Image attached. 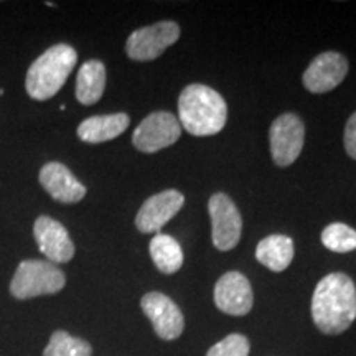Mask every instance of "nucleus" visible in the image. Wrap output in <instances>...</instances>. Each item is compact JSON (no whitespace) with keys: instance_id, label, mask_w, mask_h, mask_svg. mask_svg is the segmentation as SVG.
<instances>
[{"instance_id":"obj_1","label":"nucleus","mask_w":356,"mask_h":356,"mask_svg":"<svg viewBox=\"0 0 356 356\" xmlns=\"http://www.w3.org/2000/svg\"><path fill=\"white\" fill-rule=\"evenodd\" d=\"M312 318L325 335H340L356 318V286L343 273L320 280L312 297Z\"/></svg>"},{"instance_id":"obj_2","label":"nucleus","mask_w":356,"mask_h":356,"mask_svg":"<svg viewBox=\"0 0 356 356\" xmlns=\"http://www.w3.org/2000/svg\"><path fill=\"white\" fill-rule=\"evenodd\" d=\"M228 106L220 92L204 84H190L178 99V122L195 137L215 136L225 127Z\"/></svg>"},{"instance_id":"obj_3","label":"nucleus","mask_w":356,"mask_h":356,"mask_svg":"<svg viewBox=\"0 0 356 356\" xmlns=\"http://www.w3.org/2000/svg\"><path fill=\"white\" fill-rule=\"evenodd\" d=\"M78 53L66 43L50 47L29 68L25 88L32 99L47 101L63 88L70 73L76 66Z\"/></svg>"},{"instance_id":"obj_4","label":"nucleus","mask_w":356,"mask_h":356,"mask_svg":"<svg viewBox=\"0 0 356 356\" xmlns=\"http://www.w3.org/2000/svg\"><path fill=\"white\" fill-rule=\"evenodd\" d=\"M63 270L53 262L29 259L20 262L10 282V293L15 299L26 300L40 296H50L65 287Z\"/></svg>"},{"instance_id":"obj_5","label":"nucleus","mask_w":356,"mask_h":356,"mask_svg":"<svg viewBox=\"0 0 356 356\" xmlns=\"http://www.w3.org/2000/svg\"><path fill=\"white\" fill-rule=\"evenodd\" d=\"M304 140L305 126L299 115L293 113L279 115L269 131L270 154L275 165H292L304 149Z\"/></svg>"},{"instance_id":"obj_6","label":"nucleus","mask_w":356,"mask_h":356,"mask_svg":"<svg viewBox=\"0 0 356 356\" xmlns=\"http://www.w3.org/2000/svg\"><path fill=\"white\" fill-rule=\"evenodd\" d=\"M180 37V26L175 22L165 20L144 26L129 35L126 43L127 56L136 61H152Z\"/></svg>"},{"instance_id":"obj_7","label":"nucleus","mask_w":356,"mask_h":356,"mask_svg":"<svg viewBox=\"0 0 356 356\" xmlns=\"http://www.w3.org/2000/svg\"><path fill=\"white\" fill-rule=\"evenodd\" d=\"M181 126L172 113L157 111L142 121L134 131L132 144L137 150L145 154H155L175 144L180 139Z\"/></svg>"},{"instance_id":"obj_8","label":"nucleus","mask_w":356,"mask_h":356,"mask_svg":"<svg viewBox=\"0 0 356 356\" xmlns=\"http://www.w3.org/2000/svg\"><path fill=\"white\" fill-rule=\"evenodd\" d=\"M211 218V239L216 249L231 251L241 239V213L226 193H215L208 203Z\"/></svg>"},{"instance_id":"obj_9","label":"nucleus","mask_w":356,"mask_h":356,"mask_svg":"<svg viewBox=\"0 0 356 356\" xmlns=\"http://www.w3.org/2000/svg\"><path fill=\"white\" fill-rule=\"evenodd\" d=\"M140 307L152 322V327L162 340H177L184 333L185 318L181 310L162 292H149L142 297Z\"/></svg>"},{"instance_id":"obj_10","label":"nucleus","mask_w":356,"mask_h":356,"mask_svg":"<svg viewBox=\"0 0 356 356\" xmlns=\"http://www.w3.org/2000/svg\"><path fill=\"white\" fill-rule=\"evenodd\" d=\"M252 287L248 277L238 270L221 275L215 286V305L222 314L243 317L252 309Z\"/></svg>"},{"instance_id":"obj_11","label":"nucleus","mask_w":356,"mask_h":356,"mask_svg":"<svg viewBox=\"0 0 356 356\" xmlns=\"http://www.w3.org/2000/svg\"><path fill=\"white\" fill-rule=\"evenodd\" d=\"M346 73L348 60L338 51H325L309 65L302 81L310 92L322 95L335 89L346 78Z\"/></svg>"},{"instance_id":"obj_12","label":"nucleus","mask_w":356,"mask_h":356,"mask_svg":"<svg viewBox=\"0 0 356 356\" xmlns=\"http://www.w3.org/2000/svg\"><path fill=\"white\" fill-rule=\"evenodd\" d=\"M185 197L177 190H165L147 198L136 216V226L140 233H157L181 210Z\"/></svg>"},{"instance_id":"obj_13","label":"nucleus","mask_w":356,"mask_h":356,"mask_svg":"<svg viewBox=\"0 0 356 356\" xmlns=\"http://www.w3.org/2000/svg\"><path fill=\"white\" fill-rule=\"evenodd\" d=\"M33 236L40 252L53 264H63L73 259L74 244L60 221L50 216H38L33 226Z\"/></svg>"},{"instance_id":"obj_14","label":"nucleus","mask_w":356,"mask_h":356,"mask_svg":"<svg viewBox=\"0 0 356 356\" xmlns=\"http://www.w3.org/2000/svg\"><path fill=\"white\" fill-rule=\"evenodd\" d=\"M38 180L48 195L60 203H78L86 197V186L60 162L47 163L40 170Z\"/></svg>"},{"instance_id":"obj_15","label":"nucleus","mask_w":356,"mask_h":356,"mask_svg":"<svg viewBox=\"0 0 356 356\" xmlns=\"http://www.w3.org/2000/svg\"><path fill=\"white\" fill-rule=\"evenodd\" d=\"M131 124L127 114L118 113L109 115H92L78 126V137L88 144H101L113 140L126 131Z\"/></svg>"},{"instance_id":"obj_16","label":"nucleus","mask_w":356,"mask_h":356,"mask_svg":"<svg viewBox=\"0 0 356 356\" xmlns=\"http://www.w3.org/2000/svg\"><path fill=\"white\" fill-rule=\"evenodd\" d=\"M293 241L286 234H270L257 244L256 259L273 273L286 270L293 259Z\"/></svg>"},{"instance_id":"obj_17","label":"nucleus","mask_w":356,"mask_h":356,"mask_svg":"<svg viewBox=\"0 0 356 356\" xmlns=\"http://www.w3.org/2000/svg\"><path fill=\"white\" fill-rule=\"evenodd\" d=\"M106 88V66L99 60L83 63L76 76V99L84 106H92L101 99Z\"/></svg>"},{"instance_id":"obj_18","label":"nucleus","mask_w":356,"mask_h":356,"mask_svg":"<svg viewBox=\"0 0 356 356\" xmlns=\"http://www.w3.org/2000/svg\"><path fill=\"white\" fill-rule=\"evenodd\" d=\"M150 256L160 273L175 274L184 266V251L177 239L168 234H155L150 241Z\"/></svg>"},{"instance_id":"obj_19","label":"nucleus","mask_w":356,"mask_h":356,"mask_svg":"<svg viewBox=\"0 0 356 356\" xmlns=\"http://www.w3.org/2000/svg\"><path fill=\"white\" fill-rule=\"evenodd\" d=\"M92 348L83 338L71 337L65 330H56L50 337V343L43 356H91Z\"/></svg>"},{"instance_id":"obj_20","label":"nucleus","mask_w":356,"mask_h":356,"mask_svg":"<svg viewBox=\"0 0 356 356\" xmlns=\"http://www.w3.org/2000/svg\"><path fill=\"white\" fill-rule=\"evenodd\" d=\"M322 243L338 254H346L356 249V229L345 222H332L322 231Z\"/></svg>"},{"instance_id":"obj_21","label":"nucleus","mask_w":356,"mask_h":356,"mask_svg":"<svg viewBox=\"0 0 356 356\" xmlns=\"http://www.w3.org/2000/svg\"><path fill=\"white\" fill-rule=\"evenodd\" d=\"M249 340L244 335L239 333H231V335L225 337L216 345H213L208 350L207 356H248L249 355Z\"/></svg>"},{"instance_id":"obj_22","label":"nucleus","mask_w":356,"mask_h":356,"mask_svg":"<svg viewBox=\"0 0 356 356\" xmlns=\"http://www.w3.org/2000/svg\"><path fill=\"white\" fill-rule=\"evenodd\" d=\"M343 144L346 154L353 160H356V113L351 114L348 121H346Z\"/></svg>"}]
</instances>
